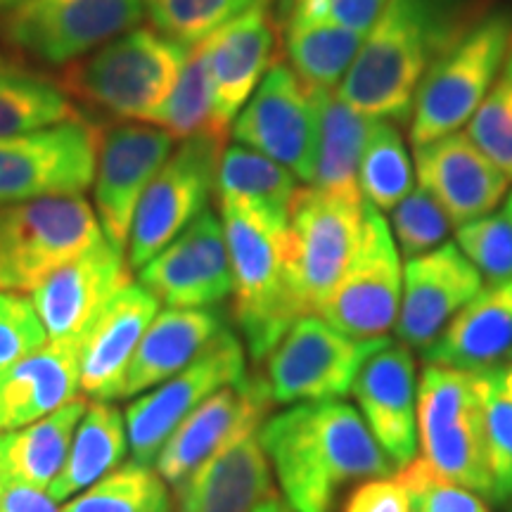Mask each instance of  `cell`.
I'll return each instance as SVG.
<instances>
[{
	"instance_id": "1",
	"label": "cell",
	"mask_w": 512,
	"mask_h": 512,
	"mask_svg": "<svg viewBox=\"0 0 512 512\" xmlns=\"http://www.w3.org/2000/svg\"><path fill=\"white\" fill-rule=\"evenodd\" d=\"M259 439L294 512H339L349 489L396 470L347 401L297 403L264 420Z\"/></svg>"
},
{
	"instance_id": "2",
	"label": "cell",
	"mask_w": 512,
	"mask_h": 512,
	"mask_svg": "<svg viewBox=\"0 0 512 512\" xmlns=\"http://www.w3.org/2000/svg\"><path fill=\"white\" fill-rule=\"evenodd\" d=\"M484 12L482 0H387L337 95L366 117L403 124L432 64Z\"/></svg>"
},
{
	"instance_id": "3",
	"label": "cell",
	"mask_w": 512,
	"mask_h": 512,
	"mask_svg": "<svg viewBox=\"0 0 512 512\" xmlns=\"http://www.w3.org/2000/svg\"><path fill=\"white\" fill-rule=\"evenodd\" d=\"M233 268V318L254 361H261L304 316L287 268V226L240 204L219 202Z\"/></svg>"
},
{
	"instance_id": "4",
	"label": "cell",
	"mask_w": 512,
	"mask_h": 512,
	"mask_svg": "<svg viewBox=\"0 0 512 512\" xmlns=\"http://www.w3.org/2000/svg\"><path fill=\"white\" fill-rule=\"evenodd\" d=\"M190 48L155 29H131L64 67L60 88L88 110L147 121L174 91Z\"/></svg>"
},
{
	"instance_id": "5",
	"label": "cell",
	"mask_w": 512,
	"mask_h": 512,
	"mask_svg": "<svg viewBox=\"0 0 512 512\" xmlns=\"http://www.w3.org/2000/svg\"><path fill=\"white\" fill-rule=\"evenodd\" d=\"M512 48V12L486 10L432 64L415 93L408 138L418 147L460 131L501 74Z\"/></svg>"
},
{
	"instance_id": "6",
	"label": "cell",
	"mask_w": 512,
	"mask_h": 512,
	"mask_svg": "<svg viewBox=\"0 0 512 512\" xmlns=\"http://www.w3.org/2000/svg\"><path fill=\"white\" fill-rule=\"evenodd\" d=\"M102 238L98 216L83 195L0 204V292L31 294Z\"/></svg>"
},
{
	"instance_id": "7",
	"label": "cell",
	"mask_w": 512,
	"mask_h": 512,
	"mask_svg": "<svg viewBox=\"0 0 512 512\" xmlns=\"http://www.w3.org/2000/svg\"><path fill=\"white\" fill-rule=\"evenodd\" d=\"M418 441L441 477L491 498L479 373L427 363L418 384Z\"/></svg>"
},
{
	"instance_id": "8",
	"label": "cell",
	"mask_w": 512,
	"mask_h": 512,
	"mask_svg": "<svg viewBox=\"0 0 512 512\" xmlns=\"http://www.w3.org/2000/svg\"><path fill=\"white\" fill-rule=\"evenodd\" d=\"M366 200L299 188L287 223V268L304 316L320 313L344 278L363 233Z\"/></svg>"
},
{
	"instance_id": "9",
	"label": "cell",
	"mask_w": 512,
	"mask_h": 512,
	"mask_svg": "<svg viewBox=\"0 0 512 512\" xmlns=\"http://www.w3.org/2000/svg\"><path fill=\"white\" fill-rule=\"evenodd\" d=\"M147 0H22L0 15V43L17 57L67 67L143 19Z\"/></svg>"
},
{
	"instance_id": "10",
	"label": "cell",
	"mask_w": 512,
	"mask_h": 512,
	"mask_svg": "<svg viewBox=\"0 0 512 512\" xmlns=\"http://www.w3.org/2000/svg\"><path fill=\"white\" fill-rule=\"evenodd\" d=\"M384 339H354L325 318L302 316L266 356V387L273 403L339 401L351 394L358 373Z\"/></svg>"
},
{
	"instance_id": "11",
	"label": "cell",
	"mask_w": 512,
	"mask_h": 512,
	"mask_svg": "<svg viewBox=\"0 0 512 512\" xmlns=\"http://www.w3.org/2000/svg\"><path fill=\"white\" fill-rule=\"evenodd\" d=\"M226 138L216 133L192 136L171 152L138 202L126 245L128 266L143 268L207 209Z\"/></svg>"
},
{
	"instance_id": "12",
	"label": "cell",
	"mask_w": 512,
	"mask_h": 512,
	"mask_svg": "<svg viewBox=\"0 0 512 512\" xmlns=\"http://www.w3.org/2000/svg\"><path fill=\"white\" fill-rule=\"evenodd\" d=\"M98 145V126L83 117L0 136V204L81 195L95 178Z\"/></svg>"
},
{
	"instance_id": "13",
	"label": "cell",
	"mask_w": 512,
	"mask_h": 512,
	"mask_svg": "<svg viewBox=\"0 0 512 512\" xmlns=\"http://www.w3.org/2000/svg\"><path fill=\"white\" fill-rule=\"evenodd\" d=\"M245 375V344L233 330L223 328L190 366L126 408L124 420L133 463H155L166 439L202 401Z\"/></svg>"
},
{
	"instance_id": "14",
	"label": "cell",
	"mask_w": 512,
	"mask_h": 512,
	"mask_svg": "<svg viewBox=\"0 0 512 512\" xmlns=\"http://www.w3.org/2000/svg\"><path fill=\"white\" fill-rule=\"evenodd\" d=\"M403 271L394 233L382 211L366 204L354 259L318 316L354 339H384L396 325Z\"/></svg>"
},
{
	"instance_id": "15",
	"label": "cell",
	"mask_w": 512,
	"mask_h": 512,
	"mask_svg": "<svg viewBox=\"0 0 512 512\" xmlns=\"http://www.w3.org/2000/svg\"><path fill=\"white\" fill-rule=\"evenodd\" d=\"M233 138L311 183L318 138L316 98L290 64H271L235 117Z\"/></svg>"
},
{
	"instance_id": "16",
	"label": "cell",
	"mask_w": 512,
	"mask_h": 512,
	"mask_svg": "<svg viewBox=\"0 0 512 512\" xmlns=\"http://www.w3.org/2000/svg\"><path fill=\"white\" fill-rule=\"evenodd\" d=\"M174 136L155 124H119L100 133L95 211L105 240L126 252L138 202L174 152Z\"/></svg>"
},
{
	"instance_id": "17",
	"label": "cell",
	"mask_w": 512,
	"mask_h": 512,
	"mask_svg": "<svg viewBox=\"0 0 512 512\" xmlns=\"http://www.w3.org/2000/svg\"><path fill=\"white\" fill-rule=\"evenodd\" d=\"M140 285L169 309H211L233 294L223 223L204 209L178 238L140 268Z\"/></svg>"
},
{
	"instance_id": "18",
	"label": "cell",
	"mask_w": 512,
	"mask_h": 512,
	"mask_svg": "<svg viewBox=\"0 0 512 512\" xmlns=\"http://www.w3.org/2000/svg\"><path fill=\"white\" fill-rule=\"evenodd\" d=\"M482 283L484 278L456 242H444L432 252L408 259L396 337L408 349L425 351L456 313L482 292Z\"/></svg>"
},
{
	"instance_id": "19",
	"label": "cell",
	"mask_w": 512,
	"mask_h": 512,
	"mask_svg": "<svg viewBox=\"0 0 512 512\" xmlns=\"http://www.w3.org/2000/svg\"><path fill=\"white\" fill-rule=\"evenodd\" d=\"M273 406L264 375L226 384L176 427L155 460L166 484L181 486L223 444L247 427H261Z\"/></svg>"
},
{
	"instance_id": "20",
	"label": "cell",
	"mask_w": 512,
	"mask_h": 512,
	"mask_svg": "<svg viewBox=\"0 0 512 512\" xmlns=\"http://www.w3.org/2000/svg\"><path fill=\"white\" fill-rule=\"evenodd\" d=\"M131 285L126 252L105 238L67 261L31 292V304L41 318L48 339L81 342L95 316L110 304L114 294Z\"/></svg>"
},
{
	"instance_id": "21",
	"label": "cell",
	"mask_w": 512,
	"mask_h": 512,
	"mask_svg": "<svg viewBox=\"0 0 512 512\" xmlns=\"http://www.w3.org/2000/svg\"><path fill=\"white\" fill-rule=\"evenodd\" d=\"M351 394L363 420L396 470L418 453V377L413 349L392 339L363 363Z\"/></svg>"
},
{
	"instance_id": "22",
	"label": "cell",
	"mask_w": 512,
	"mask_h": 512,
	"mask_svg": "<svg viewBox=\"0 0 512 512\" xmlns=\"http://www.w3.org/2000/svg\"><path fill=\"white\" fill-rule=\"evenodd\" d=\"M415 169L420 185L444 207L453 226L491 214L512 181L460 131L418 147Z\"/></svg>"
},
{
	"instance_id": "23",
	"label": "cell",
	"mask_w": 512,
	"mask_h": 512,
	"mask_svg": "<svg viewBox=\"0 0 512 512\" xmlns=\"http://www.w3.org/2000/svg\"><path fill=\"white\" fill-rule=\"evenodd\" d=\"M278 31L273 0H266L209 36L214 119L221 131H230V124L271 69Z\"/></svg>"
},
{
	"instance_id": "24",
	"label": "cell",
	"mask_w": 512,
	"mask_h": 512,
	"mask_svg": "<svg viewBox=\"0 0 512 512\" xmlns=\"http://www.w3.org/2000/svg\"><path fill=\"white\" fill-rule=\"evenodd\" d=\"M157 311L155 294L143 285H128L95 316L79 342V387L88 399H121L128 363Z\"/></svg>"
},
{
	"instance_id": "25",
	"label": "cell",
	"mask_w": 512,
	"mask_h": 512,
	"mask_svg": "<svg viewBox=\"0 0 512 512\" xmlns=\"http://www.w3.org/2000/svg\"><path fill=\"white\" fill-rule=\"evenodd\" d=\"M247 427L178 486L176 512H254L275 498L273 470L259 439Z\"/></svg>"
},
{
	"instance_id": "26",
	"label": "cell",
	"mask_w": 512,
	"mask_h": 512,
	"mask_svg": "<svg viewBox=\"0 0 512 512\" xmlns=\"http://www.w3.org/2000/svg\"><path fill=\"white\" fill-rule=\"evenodd\" d=\"M430 366L486 373L512 358V280L489 285L422 351Z\"/></svg>"
},
{
	"instance_id": "27",
	"label": "cell",
	"mask_w": 512,
	"mask_h": 512,
	"mask_svg": "<svg viewBox=\"0 0 512 512\" xmlns=\"http://www.w3.org/2000/svg\"><path fill=\"white\" fill-rule=\"evenodd\" d=\"M79 342L48 339L0 375V432L19 430L55 413L79 392Z\"/></svg>"
},
{
	"instance_id": "28",
	"label": "cell",
	"mask_w": 512,
	"mask_h": 512,
	"mask_svg": "<svg viewBox=\"0 0 512 512\" xmlns=\"http://www.w3.org/2000/svg\"><path fill=\"white\" fill-rule=\"evenodd\" d=\"M223 328V316L214 309H166L157 313L128 363L121 399H133L181 373Z\"/></svg>"
},
{
	"instance_id": "29",
	"label": "cell",
	"mask_w": 512,
	"mask_h": 512,
	"mask_svg": "<svg viewBox=\"0 0 512 512\" xmlns=\"http://www.w3.org/2000/svg\"><path fill=\"white\" fill-rule=\"evenodd\" d=\"M88 401L76 396L55 413L19 430L0 432V477L46 489L67 463Z\"/></svg>"
},
{
	"instance_id": "30",
	"label": "cell",
	"mask_w": 512,
	"mask_h": 512,
	"mask_svg": "<svg viewBox=\"0 0 512 512\" xmlns=\"http://www.w3.org/2000/svg\"><path fill=\"white\" fill-rule=\"evenodd\" d=\"M318 114L313 188L347 197H363L358 188V164L375 119L356 112L337 91H313Z\"/></svg>"
},
{
	"instance_id": "31",
	"label": "cell",
	"mask_w": 512,
	"mask_h": 512,
	"mask_svg": "<svg viewBox=\"0 0 512 512\" xmlns=\"http://www.w3.org/2000/svg\"><path fill=\"white\" fill-rule=\"evenodd\" d=\"M126 448V420L119 408L107 401L88 403L76 427L67 463L48 486V496L53 501H67L81 494L83 489L117 470L126 456Z\"/></svg>"
},
{
	"instance_id": "32",
	"label": "cell",
	"mask_w": 512,
	"mask_h": 512,
	"mask_svg": "<svg viewBox=\"0 0 512 512\" xmlns=\"http://www.w3.org/2000/svg\"><path fill=\"white\" fill-rule=\"evenodd\" d=\"M297 190V176L271 157L240 143L223 150L216 174L219 202L240 204L268 221L287 226Z\"/></svg>"
},
{
	"instance_id": "33",
	"label": "cell",
	"mask_w": 512,
	"mask_h": 512,
	"mask_svg": "<svg viewBox=\"0 0 512 512\" xmlns=\"http://www.w3.org/2000/svg\"><path fill=\"white\" fill-rule=\"evenodd\" d=\"M283 31L290 67L311 91H335L366 38L323 19L304 17H290Z\"/></svg>"
},
{
	"instance_id": "34",
	"label": "cell",
	"mask_w": 512,
	"mask_h": 512,
	"mask_svg": "<svg viewBox=\"0 0 512 512\" xmlns=\"http://www.w3.org/2000/svg\"><path fill=\"white\" fill-rule=\"evenodd\" d=\"M155 124L171 133L174 138H192L204 136V133H216V136H228L216 126L214 119V81H211L209 67V38L190 46L188 60H185L174 91L169 93L159 110L147 119V124Z\"/></svg>"
},
{
	"instance_id": "35",
	"label": "cell",
	"mask_w": 512,
	"mask_h": 512,
	"mask_svg": "<svg viewBox=\"0 0 512 512\" xmlns=\"http://www.w3.org/2000/svg\"><path fill=\"white\" fill-rule=\"evenodd\" d=\"M358 188L377 211H392L415 188L413 162L394 121L375 119L370 128L358 164Z\"/></svg>"
},
{
	"instance_id": "36",
	"label": "cell",
	"mask_w": 512,
	"mask_h": 512,
	"mask_svg": "<svg viewBox=\"0 0 512 512\" xmlns=\"http://www.w3.org/2000/svg\"><path fill=\"white\" fill-rule=\"evenodd\" d=\"M74 117L79 114L60 86L22 67L0 69V136L38 131Z\"/></svg>"
},
{
	"instance_id": "37",
	"label": "cell",
	"mask_w": 512,
	"mask_h": 512,
	"mask_svg": "<svg viewBox=\"0 0 512 512\" xmlns=\"http://www.w3.org/2000/svg\"><path fill=\"white\" fill-rule=\"evenodd\" d=\"M62 512H171V496L157 470L126 463L74 496Z\"/></svg>"
},
{
	"instance_id": "38",
	"label": "cell",
	"mask_w": 512,
	"mask_h": 512,
	"mask_svg": "<svg viewBox=\"0 0 512 512\" xmlns=\"http://www.w3.org/2000/svg\"><path fill=\"white\" fill-rule=\"evenodd\" d=\"M259 3L266 0H147V12L159 34L190 48Z\"/></svg>"
},
{
	"instance_id": "39",
	"label": "cell",
	"mask_w": 512,
	"mask_h": 512,
	"mask_svg": "<svg viewBox=\"0 0 512 512\" xmlns=\"http://www.w3.org/2000/svg\"><path fill=\"white\" fill-rule=\"evenodd\" d=\"M484 403V437L491 470V501H512V399L501 387V368L479 373Z\"/></svg>"
},
{
	"instance_id": "40",
	"label": "cell",
	"mask_w": 512,
	"mask_h": 512,
	"mask_svg": "<svg viewBox=\"0 0 512 512\" xmlns=\"http://www.w3.org/2000/svg\"><path fill=\"white\" fill-rule=\"evenodd\" d=\"M467 136L505 176L512 178V48L494 88L467 121Z\"/></svg>"
},
{
	"instance_id": "41",
	"label": "cell",
	"mask_w": 512,
	"mask_h": 512,
	"mask_svg": "<svg viewBox=\"0 0 512 512\" xmlns=\"http://www.w3.org/2000/svg\"><path fill=\"white\" fill-rule=\"evenodd\" d=\"M456 245L489 285L512 280V221L505 211L458 226Z\"/></svg>"
},
{
	"instance_id": "42",
	"label": "cell",
	"mask_w": 512,
	"mask_h": 512,
	"mask_svg": "<svg viewBox=\"0 0 512 512\" xmlns=\"http://www.w3.org/2000/svg\"><path fill=\"white\" fill-rule=\"evenodd\" d=\"M453 221L425 188H413L392 209V230L401 252L413 259L444 245Z\"/></svg>"
},
{
	"instance_id": "43",
	"label": "cell",
	"mask_w": 512,
	"mask_h": 512,
	"mask_svg": "<svg viewBox=\"0 0 512 512\" xmlns=\"http://www.w3.org/2000/svg\"><path fill=\"white\" fill-rule=\"evenodd\" d=\"M396 479L406 489L413 512H489L482 496L441 477L422 456L401 467Z\"/></svg>"
},
{
	"instance_id": "44",
	"label": "cell",
	"mask_w": 512,
	"mask_h": 512,
	"mask_svg": "<svg viewBox=\"0 0 512 512\" xmlns=\"http://www.w3.org/2000/svg\"><path fill=\"white\" fill-rule=\"evenodd\" d=\"M48 342V332L31 304L15 292H0V375Z\"/></svg>"
},
{
	"instance_id": "45",
	"label": "cell",
	"mask_w": 512,
	"mask_h": 512,
	"mask_svg": "<svg viewBox=\"0 0 512 512\" xmlns=\"http://www.w3.org/2000/svg\"><path fill=\"white\" fill-rule=\"evenodd\" d=\"M384 5H387V0H297L287 19H323V22L337 24V27L368 34Z\"/></svg>"
},
{
	"instance_id": "46",
	"label": "cell",
	"mask_w": 512,
	"mask_h": 512,
	"mask_svg": "<svg viewBox=\"0 0 512 512\" xmlns=\"http://www.w3.org/2000/svg\"><path fill=\"white\" fill-rule=\"evenodd\" d=\"M342 512H413L399 479L377 477L354 486L342 503Z\"/></svg>"
},
{
	"instance_id": "47",
	"label": "cell",
	"mask_w": 512,
	"mask_h": 512,
	"mask_svg": "<svg viewBox=\"0 0 512 512\" xmlns=\"http://www.w3.org/2000/svg\"><path fill=\"white\" fill-rule=\"evenodd\" d=\"M0 512H62L46 489L0 477Z\"/></svg>"
},
{
	"instance_id": "48",
	"label": "cell",
	"mask_w": 512,
	"mask_h": 512,
	"mask_svg": "<svg viewBox=\"0 0 512 512\" xmlns=\"http://www.w3.org/2000/svg\"><path fill=\"white\" fill-rule=\"evenodd\" d=\"M294 3H297V0H275L273 3V12H275V19H278V24H280V31H283V24H285L287 15H290Z\"/></svg>"
},
{
	"instance_id": "49",
	"label": "cell",
	"mask_w": 512,
	"mask_h": 512,
	"mask_svg": "<svg viewBox=\"0 0 512 512\" xmlns=\"http://www.w3.org/2000/svg\"><path fill=\"white\" fill-rule=\"evenodd\" d=\"M254 512H294L290 505H285L283 501H280L278 496L271 498V501H266L264 505H259Z\"/></svg>"
},
{
	"instance_id": "50",
	"label": "cell",
	"mask_w": 512,
	"mask_h": 512,
	"mask_svg": "<svg viewBox=\"0 0 512 512\" xmlns=\"http://www.w3.org/2000/svg\"><path fill=\"white\" fill-rule=\"evenodd\" d=\"M15 67H19V64L12 60V57L5 55L3 50H0V69H15Z\"/></svg>"
},
{
	"instance_id": "51",
	"label": "cell",
	"mask_w": 512,
	"mask_h": 512,
	"mask_svg": "<svg viewBox=\"0 0 512 512\" xmlns=\"http://www.w3.org/2000/svg\"><path fill=\"white\" fill-rule=\"evenodd\" d=\"M19 3H22V0H0V15H3V12L12 10V8H15V5H19Z\"/></svg>"
},
{
	"instance_id": "52",
	"label": "cell",
	"mask_w": 512,
	"mask_h": 512,
	"mask_svg": "<svg viewBox=\"0 0 512 512\" xmlns=\"http://www.w3.org/2000/svg\"><path fill=\"white\" fill-rule=\"evenodd\" d=\"M505 216H508V219L512 221V192H510V197H508V202H505Z\"/></svg>"
},
{
	"instance_id": "53",
	"label": "cell",
	"mask_w": 512,
	"mask_h": 512,
	"mask_svg": "<svg viewBox=\"0 0 512 512\" xmlns=\"http://www.w3.org/2000/svg\"><path fill=\"white\" fill-rule=\"evenodd\" d=\"M510 503H512V501H510ZM508 512H512V505H510V510H508Z\"/></svg>"
}]
</instances>
